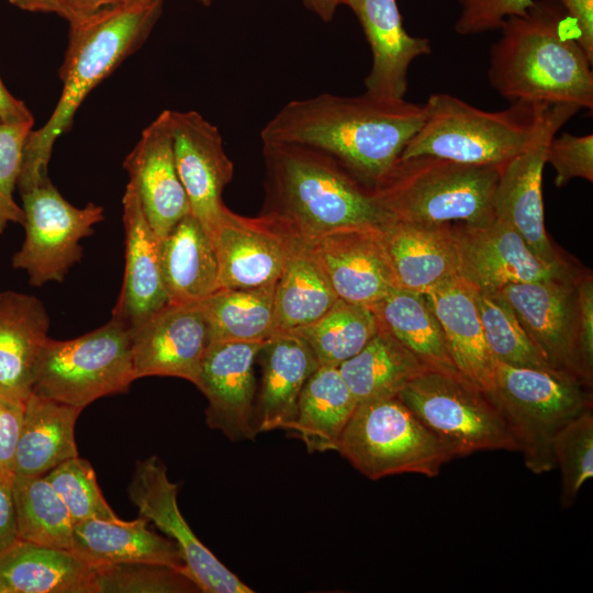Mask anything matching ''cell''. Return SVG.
I'll list each match as a JSON object with an SVG mask.
<instances>
[{"label": "cell", "mask_w": 593, "mask_h": 593, "mask_svg": "<svg viewBox=\"0 0 593 593\" xmlns=\"http://www.w3.org/2000/svg\"><path fill=\"white\" fill-rule=\"evenodd\" d=\"M424 294L441 325L458 372L489 395L493 389L496 360L484 336L474 288L457 276Z\"/></svg>", "instance_id": "26"}, {"label": "cell", "mask_w": 593, "mask_h": 593, "mask_svg": "<svg viewBox=\"0 0 593 593\" xmlns=\"http://www.w3.org/2000/svg\"><path fill=\"white\" fill-rule=\"evenodd\" d=\"M578 289V345L583 378L592 385L593 377V279L581 273Z\"/></svg>", "instance_id": "46"}, {"label": "cell", "mask_w": 593, "mask_h": 593, "mask_svg": "<svg viewBox=\"0 0 593 593\" xmlns=\"http://www.w3.org/2000/svg\"><path fill=\"white\" fill-rule=\"evenodd\" d=\"M424 116V104L405 99L321 93L286 103L262 127L260 138L262 144L320 150L372 189L399 159Z\"/></svg>", "instance_id": "1"}, {"label": "cell", "mask_w": 593, "mask_h": 593, "mask_svg": "<svg viewBox=\"0 0 593 593\" xmlns=\"http://www.w3.org/2000/svg\"><path fill=\"white\" fill-rule=\"evenodd\" d=\"M195 1L202 3L203 5H210L213 0H195Z\"/></svg>", "instance_id": "54"}, {"label": "cell", "mask_w": 593, "mask_h": 593, "mask_svg": "<svg viewBox=\"0 0 593 593\" xmlns=\"http://www.w3.org/2000/svg\"><path fill=\"white\" fill-rule=\"evenodd\" d=\"M491 400L502 413L528 470L556 468L552 441L570 421L592 410L591 387L557 372L496 361Z\"/></svg>", "instance_id": "7"}, {"label": "cell", "mask_w": 593, "mask_h": 593, "mask_svg": "<svg viewBox=\"0 0 593 593\" xmlns=\"http://www.w3.org/2000/svg\"><path fill=\"white\" fill-rule=\"evenodd\" d=\"M123 166L146 219L163 239L190 212L187 193L177 171L170 130V110L147 125Z\"/></svg>", "instance_id": "20"}, {"label": "cell", "mask_w": 593, "mask_h": 593, "mask_svg": "<svg viewBox=\"0 0 593 593\" xmlns=\"http://www.w3.org/2000/svg\"><path fill=\"white\" fill-rule=\"evenodd\" d=\"M20 195L25 238L12 266L27 273L31 286L60 282L81 259L80 240L94 233V225L104 220V209L92 202L83 208L72 205L49 178Z\"/></svg>", "instance_id": "11"}, {"label": "cell", "mask_w": 593, "mask_h": 593, "mask_svg": "<svg viewBox=\"0 0 593 593\" xmlns=\"http://www.w3.org/2000/svg\"><path fill=\"white\" fill-rule=\"evenodd\" d=\"M337 451L370 480L401 473L434 478L452 459L399 396L358 403Z\"/></svg>", "instance_id": "8"}, {"label": "cell", "mask_w": 593, "mask_h": 593, "mask_svg": "<svg viewBox=\"0 0 593 593\" xmlns=\"http://www.w3.org/2000/svg\"><path fill=\"white\" fill-rule=\"evenodd\" d=\"M451 225L393 219L379 231L398 288L424 294L459 276Z\"/></svg>", "instance_id": "24"}, {"label": "cell", "mask_w": 593, "mask_h": 593, "mask_svg": "<svg viewBox=\"0 0 593 593\" xmlns=\"http://www.w3.org/2000/svg\"><path fill=\"white\" fill-rule=\"evenodd\" d=\"M292 234L270 215L250 219L225 206L210 235L219 262V289L276 283L284 267Z\"/></svg>", "instance_id": "18"}, {"label": "cell", "mask_w": 593, "mask_h": 593, "mask_svg": "<svg viewBox=\"0 0 593 593\" xmlns=\"http://www.w3.org/2000/svg\"><path fill=\"white\" fill-rule=\"evenodd\" d=\"M337 299L309 239L293 232L284 267L275 286L276 334L316 322Z\"/></svg>", "instance_id": "31"}, {"label": "cell", "mask_w": 593, "mask_h": 593, "mask_svg": "<svg viewBox=\"0 0 593 593\" xmlns=\"http://www.w3.org/2000/svg\"><path fill=\"white\" fill-rule=\"evenodd\" d=\"M25 402L0 395V469L13 474Z\"/></svg>", "instance_id": "47"}, {"label": "cell", "mask_w": 593, "mask_h": 593, "mask_svg": "<svg viewBox=\"0 0 593 593\" xmlns=\"http://www.w3.org/2000/svg\"><path fill=\"white\" fill-rule=\"evenodd\" d=\"M371 310L378 322L429 370L461 377L425 294L395 287Z\"/></svg>", "instance_id": "34"}, {"label": "cell", "mask_w": 593, "mask_h": 593, "mask_svg": "<svg viewBox=\"0 0 593 593\" xmlns=\"http://www.w3.org/2000/svg\"><path fill=\"white\" fill-rule=\"evenodd\" d=\"M94 593H194L199 585L186 568L156 563L94 566Z\"/></svg>", "instance_id": "40"}, {"label": "cell", "mask_w": 593, "mask_h": 593, "mask_svg": "<svg viewBox=\"0 0 593 593\" xmlns=\"http://www.w3.org/2000/svg\"><path fill=\"white\" fill-rule=\"evenodd\" d=\"M499 170L430 155L399 158L372 188L396 220L482 226L494 219Z\"/></svg>", "instance_id": "6"}, {"label": "cell", "mask_w": 593, "mask_h": 593, "mask_svg": "<svg viewBox=\"0 0 593 593\" xmlns=\"http://www.w3.org/2000/svg\"><path fill=\"white\" fill-rule=\"evenodd\" d=\"M170 130L176 167L190 212L211 235L226 206L222 193L233 178V161L226 155L219 128L199 112L170 110Z\"/></svg>", "instance_id": "19"}, {"label": "cell", "mask_w": 593, "mask_h": 593, "mask_svg": "<svg viewBox=\"0 0 593 593\" xmlns=\"http://www.w3.org/2000/svg\"><path fill=\"white\" fill-rule=\"evenodd\" d=\"M136 0H59V14L69 24L97 13Z\"/></svg>", "instance_id": "50"}, {"label": "cell", "mask_w": 593, "mask_h": 593, "mask_svg": "<svg viewBox=\"0 0 593 593\" xmlns=\"http://www.w3.org/2000/svg\"><path fill=\"white\" fill-rule=\"evenodd\" d=\"M11 4L30 12L59 14V0H8Z\"/></svg>", "instance_id": "53"}, {"label": "cell", "mask_w": 593, "mask_h": 593, "mask_svg": "<svg viewBox=\"0 0 593 593\" xmlns=\"http://www.w3.org/2000/svg\"><path fill=\"white\" fill-rule=\"evenodd\" d=\"M178 484L169 480L157 456L138 460L127 496L139 516L152 522L178 547L186 570L206 593H251L254 590L226 568L192 532L177 502Z\"/></svg>", "instance_id": "12"}, {"label": "cell", "mask_w": 593, "mask_h": 593, "mask_svg": "<svg viewBox=\"0 0 593 593\" xmlns=\"http://www.w3.org/2000/svg\"><path fill=\"white\" fill-rule=\"evenodd\" d=\"M358 19L372 55L366 93L387 100L404 99L410 65L432 53L426 37L410 35L396 0H344Z\"/></svg>", "instance_id": "22"}, {"label": "cell", "mask_w": 593, "mask_h": 593, "mask_svg": "<svg viewBox=\"0 0 593 593\" xmlns=\"http://www.w3.org/2000/svg\"><path fill=\"white\" fill-rule=\"evenodd\" d=\"M552 455L561 472L562 507H570L582 485L593 477V413L589 410L555 436Z\"/></svg>", "instance_id": "41"}, {"label": "cell", "mask_w": 593, "mask_h": 593, "mask_svg": "<svg viewBox=\"0 0 593 593\" xmlns=\"http://www.w3.org/2000/svg\"><path fill=\"white\" fill-rule=\"evenodd\" d=\"M459 277L477 290L500 291L513 283L567 277L580 270L569 261L550 265L538 258L508 224L494 219L490 224H452Z\"/></svg>", "instance_id": "15"}, {"label": "cell", "mask_w": 593, "mask_h": 593, "mask_svg": "<svg viewBox=\"0 0 593 593\" xmlns=\"http://www.w3.org/2000/svg\"><path fill=\"white\" fill-rule=\"evenodd\" d=\"M580 275L513 283L500 292L550 367L589 385L582 374L578 345Z\"/></svg>", "instance_id": "14"}, {"label": "cell", "mask_w": 593, "mask_h": 593, "mask_svg": "<svg viewBox=\"0 0 593 593\" xmlns=\"http://www.w3.org/2000/svg\"><path fill=\"white\" fill-rule=\"evenodd\" d=\"M94 566L68 549L18 540L0 551L8 593H94Z\"/></svg>", "instance_id": "29"}, {"label": "cell", "mask_w": 593, "mask_h": 593, "mask_svg": "<svg viewBox=\"0 0 593 593\" xmlns=\"http://www.w3.org/2000/svg\"><path fill=\"white\" fill-rule=\"evenodd\" d=\"M579 110L574 104H552L534 143L500 170L493 194L495 219L513 227L533 253L550 265L567 260L555 249L545 227L541 183L546 150L558 130Z\"/></svg>", "instance_id": "13"}, {"label": "cell", "mask_w": 593, "mask_h": 593, "mask_svg": "<svg viewBox=\"0 0 593 593\" xmlns=\"http://www.w3.org/2000/svg\"><path fill=\"white\" fill-rule=\"evenodd\" d=\"M378 328L371 309L337 299L321 318L292 333L306 340L320 366L338 368L358 354Z\"/></svg>", "instance_id": "38"}, {"label": "cell", "mask_w": 593, "mask_h": 593, "mask_svg": "<svg viewBox=\"0 0 593 593\" xmlns=\"http://www.w3.org/2000/svg\"><path fill=\"white\" fill-rule=\"evenodd\" d=\"M275 286L217 289L200 301L212 342H267L276 335Z\"/></svg>", "instance_id": "36"}, {"label": "cell", "mask_w": 593, "mask_h": 593, "mask_svg": "<svg viewBox=\"0 0 593 593\" xmlns=\"http://www.w3.org/2000/svg\"><path fill=\"white\" fill-rule=\"evenodd\" d=\"M258 355L262 378L255 404L256 430L290 432L301 390L320 362L306 340L292 332L273 335Z\"/></svg>", "instance_id": "25"}, {"label": "cell", "mask_w": 593, "mask_h": 593, "mask_svg": "<svg viewBox=\"0 0 593 593\" xmlns=\"http://www.w3.org/2000/svg\"><path fill=\"white\" fill-rule=\"evenodd\" d=\"M44 477L65 503L74 525L91 518H119L104 499L88 460L72 457Z\"/></svg>", "instance_id": "42"}, {"label": "cell", "mask_w": 593, "mask_h": 593, "mask_svg": "<svg viewBox=\"0 0 593 593\" xmlns=\"http://www.w3.org/2000/svg\"><path fill=\"white\" fill-rule=\"evenodd\" d=\"M134 380L130 328L111 318L72 339L48 337L36 361L32 393L83 409L126 392Z\"/></svg>", "instance_id": "9"}, {"label": "cell", "mask_w": 593, "mask_h": 593, "mask_svg": "<svg viewBox=\"0 0 593 593\" xmlns=\"http://www.w3.org/2000/svg\"><path fill=\"white\" fill-rule=\"evenodd\" d=\"M492 45L491 87L513 102L593 108L592 60L578 42L574 21L557 0H534L506 19Z\"/></svg>", "instance_id": "2"}, {"label": "cell", "mask_w": 593, "mask_h": 593, "mask_svg": "<svg viewBox=\"0 0 593 593\" xmlns=\"http://www.w3.org/2000/svg\"><path fill=\"white\" fill-rule=\"evenodd\" d=\"M159 261L169 302H200L219 289V262L212 238L191 213L160 239Z\"/></svg>", "instance_id": "30"}, {"label": "cell", "mask_w": 593, "mask_h": 593, "mask_svg": "<svg viewBox=\"0 0 593 593\" xmlns=\"http://www.w3.org/2000/svg\"><path fill=\"white\" fill-rule=\"evenodd\" d=\"M135 380L176 377L197 383L202 358L211 344L200 302H169L130 328Z\"/></svg>", "instance_id": "16"}, {"label": "cell", "mask_w": 593, "mask_h": 593, "mask_svg": "<svg viewBox=\"0 0 593 593\" xmlns=\"http://www.w3.org/2000/svg\"><path fill=\"white\" fill-rule=\"evenodd\" d=\"M82 410L31 393L24 405L13 474L45 475L78 456L75 426Z\"/></svg>", "instance_id": "32"}, {"label": "cell", "mask_w": 593, "mask_h": 593, "mask_svg": "<svg viewBox=\"0 0 593 593\" xmlns=\"http://www.w3.org/2000/svg\"><path fill=\"white\" fill-rule=\"evenodd\" d=\"M338 370L357 403L398 396L428 368L380 323L376 335Z\"/></svg>", "instance_id": "35"}, {"label": "cell", "mask_w": 593, "mask_h": 593, "mask_svg": "<svg viewBox=\"0 0 593 593\" xmlns=\"http://www.w3.org/2000/svg\"><path fill=\"white\" fill-rule=\"evenodd\" d=\"M344 0H302L303 4L324 22L333 20Z\"/></svg>", "instance_id": "52"}, {"label": "cell", "mask_w": 593, "mask_h": 593, "mask_svg": "<svg viewBox=\"0 0 593 593\" xmlns=\"http://www.w3.org/2000/svg\"><path fill=\"white\" fill-rule=\"evenodd\" d=\"M551 105L513 102L491 112L448 93H433L421 127L399 158L430 155L500 171L534 143Z\"/></svg>", "instance_id": "5"}, {"label": "cell", "mask_w": 593, "mask_h": 593, "mask_svg": "<svg viewBox=\"0 0 593 593\" xmlns=\"http://www.w3.org/2000/svg\"><path fill=\"white\" fill-rule=\"evenodd\" d=\"M357 404L338 368L320 366L301 390L290 433L310 454L337 451Z\"/></svg>", "instance_id": "33"}, {"label": "cell", "mask_w": 593, "mask_h": 593, "mask_svg": "<svg viewBox=\"0 0 593 593\" xmlns=\"http://www.w3.org/2000/svg\"><path fill=\"white\" fill-rule=\"evenodd\" d=\"M34 121L0 122V234L10 223H24V211L14 199L23 150Z\"/></svg>", "instance_id": "43"}, {"label": "cell", "mask_w": 593, "mask_h": 593, "mask_svg": "<svg viewBox=\"0 0 593 593\" xmlns=\"http://www.w3.org/2000/svg\"><path fill=\"white\" fill-rule=\"evenodd\" d=\"M398 396L443 443L452 459L485 450L517 451L499 407L462 377L428 369Z\"/></svg>", "instance_id": "10"}, {"label": "cell", "mask_w": 593, "mask_h": 593, "mask_svg": "<svg viewBox=\"0 0 593 593\" xmlns=\"http://www.w3.org/2000/svg\"><path fill=\"white\" fill-rule=\"evenodd\" d=\"M19 540L13 500V474L0 469V551Z\"/></svg>", "instance_id": "48"}, {"label": "cell", "mask_w": 593, "mask_h": 593, "mask_svg": "<svg viewBox=\"0 0 593 593\" xmlns=\"http://www.w3.org/2000/svg\"><path fill=\"white\" fill-rule=\"evenodd\" d=\"M266 342H212L194 384L206 398V425L232 441L254 440V363Z\"/></svg>", "instance_id": "17"}, {"label": "cell", "mask_w": 593, "mask_h": 593, "mask_svg": "<svg viewBox=\"0 0 593 593\" xmlns=\"http://www.w3.org/2000/svg\"><path fill=\"white\" fill-rule=\"evenodd\" d=\"M0 593H8L7 589L0 582Z\"/></svg>", "instance_id": "55"}, {"label": "cell", "mask_w": 593, "mask_h": 593, "mask_svg": "<svg viewBox=\"0 0 593 593\" xmlns=\"http://www.w3.org/2000/svg\"><path fill=\"white\" fill-rule=\"evenodd\" d=\"M574 21L578 42L593 61V0H557Z\"/></svg>", "instance_id": "49"}, {"label": "cell", "mask_w": 593, "mask_h": 593, "mask_svg": "<svg viewBox=\"0 0 593 593\" xmlns=\"http://www.w3.org/2000/svg\"><path fill=\"white\" fill-rule=\"evenodd\" d=\"M13 500L20 540L71 550L74 523L44 475L13 474Z\"/></svg>", "instance_id": "37"}, {"label": "cell", "mask_w": 593, "mask_h": 593, "mask_svg": "<svg viewBox=\"0 0 593 593\" xmlns=\"http://www.w3.org/2000/svg\"><path fill=\"white\" fill-rule=\"evenodd\" d=\"M474 299L488 346L496 361L557 372L533 344L500 291L474 289Z\"/></svg>", "instance_id": "39"}, {"label": "cell", "mask_w": 593, "mask_h": 593, "mask_svg": "<svg viewBox=\"0 0 593 593\" xmlns=\"http://www.w3.org/2000/svg\"><path fill=\"white\" fill-rule=\"evenodd\" d=\"M125 269L112 318L128 328L169 303L159 261V238L149 225L138 195L127 182L122 198Z\"/></svg>", "instance_id": "23"}, {"label": "cell", "mask_w": 593, "mask_h": 593, "mask_svg": "<svg viewBox=\"0 0 593 593\" xmlns=\"http://www.w3.org/2000/svg\"><path fill=\"white\" fill-rule=\"evenodd\" d=\"M34 121L33 114L25 103L15 98L0 78V122Z\"/></svg>", "instance_id": "51"}, {"label": "cell", "mask_w": 593, "mask_h": 593, "mask_svg": "<svg viewBox=\"0 0 593 593\" xmlns=\"http://www.w3.org/2000/svg\"><path fill=\"white\" fill-rule=\"evenodd\" d=\"M164 0H136L70 23L59 70L63 88L57 104L38 130H32L23 150L19 192L48 178L57 138L67 133L88 94L147 40L161 15Z\"/></svg>", "instance_id": "3"}, {"label": "cell", "mask_w": 593, "mask_h": 593, "mask_svg": "<svg viewBox=\"0 0 593 593\" xmlns=\"http://www.w3.org/2000/svg\"><path fill=\"white\" fill-rule=\"evenodd\" d=\"M49 316L36 296L0 292V395L25 402L33 390L40 351L48 338Z\"/></svg>", "instance_id": "27"}, {"label": "cell", "mask_w": 593, "mask_h": 593, "mask_svg": "<svg viewBox=\"0 0 593 593\" xmlns=\"http://www.w3.org/2000/svg\"><path fill=\"white\" fill-rule=\"evenodd\" d=\"M262 155V214L305 238L349 228L380 231L394 219L371 188L320 150L298 144L264 143Z\"/></svg>", "instance_id": "4"}, {"label": "cell", "mask_w": 593, "mask_h": 593, "mask_svg": "<svg viewBox=\"0 0 593 593\" xmlns=\"http://www.w3.org/2000/svg\"><path fill=\"white\" fill-rule=\"evenodd\" d=\"M307 239L338 299L371 309L396 287L379 231L349 228Z\"/></svg>", "instance_id": "21"}, {"label": "cell", "mask_w": 593, "mask_h": 593, "mask_svg": "<svg viewBox=\"0 0 593 593\" xmlns=\"http://www.w3.org/2000/svg\"><path fill=\"white\" fill-rule=\"evenodd\" d=\"M556 170L555 183L563 187L574 178L593 181V135H572L567 132L550 139L546 164Z\"/></svg>", "instance_id": "44"}, {"label": "cell", "mask_w": 593, "mask_h": 593, "mask_svg": "<svg viewBox=\"0 0 593 593\" xmlns=\"http://www.w3.org/2000/svg\"><path fill=\"white\" fill-rule=\"evenodd\" d=\"M148 523L142 516L76 523L71 551L92 566L156 563L186 568L176 544L152 530Z\"/></svg>", "instance_id": "28"}, {"label": "cell", "mask_w": 593, "mask_h": 593, "mask_svg": "<svg viewBox=\"0 0 593 593\" xmlns=\"http://www.w3.org/2000/svg\"><path fill=\"white\" fill-rule=\"evenodd\" d=\"M534 0H458L461 11L455 23L460 35L500 30L511 16L523 15Z\"/></svg>", "instance_id": "45"}]
</instances>
